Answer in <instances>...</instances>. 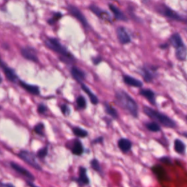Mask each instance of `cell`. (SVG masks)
Listing matches in <instances>:
<instances>
[{
    "label": "cell",
    "mask_w": 187,
    "mask_h": 187,
    "mask_svg": "<svg viewBox=\"0 0 187 187\" xmlns=\"http://www.w3.org/2000/svg\"><path fill=\"white\" fill-rule=\"evenodd\" d=\"M116 99L119 106L127 111L135 118L138 116V106L135 101L124 91H118L116 94Z\"/></svg>",
    "instance_id": "6da1fadb"
},
{
    "label": "cell",
    "mask_w": 187,
    "mask_h": 187,
    "mask_svg": "<svg viewBox=\"0 0 187 187\" xmlns=\"http://www.w3.org/2000/svg\"><path fill=\"white\" fill-rule=\"evenodd\" d=\"M45 44L46 46L51 50L60 55L61 60L67 64H71L74 62L75 58L70 52L67 51V49L64 45L60 43L58 39L53 37H50L45 39Z\"/></svg>",
    "instance_id": "7a4b0ae2"
},
{
    "label": "cell",
    "mask_w": 187,
    "mask_h": 187,
    "mask_svg": "<svg viewBox=\"0 0 187 187\" xmlns=\"http://www.w3.org/2000/svg\"><path fill=\"white\" fill-rule=\"evenodd\" d=\"M143 111L148 117L154 120V122L162 125L163 127H168V128H175L176 127V122L171 119L170 117H168L166 115L163 114L162 113L158 112L157 110H155L151 107L145 106L143 108Z\"/></svg>",
    "instance_id": "3957f363"
},
{
    "label": "cell",
    "mask_w": 187,
    "mask_h": 187,
    "mask_svg": "<svg viewBox=\"0 0 187 187\" xmlns=\"http://www.w3.org/2000/svg\"><path fill=\"white\" fill-rule=\"evenodd\" d=\"M19 156L32 168L37 169V170H41V167L38 164L37 160H36L35 156L31 153L27 152V151H22L19 154Z\"/></svg>",
    "instance_id": "277c9868"
},
{
    "label": "cell",
    "mask_w": 187,
    "mask_h": 187,
    "mask_svg": "<svg viewBox=\"0 0 187 187\" xmlns=\"http://www.w3.org/2000/svg\"><path fill=\"white\" fill-rule=\"evenodd\" d=\"M21 53L23 58L27 60L34 61V62H37L39 60L35 49L31 47L22 48L21 50Z\"/></svg>",
    "instance_id": "5b68a950"
},
{
    "label": "cell",
    "mask_w": 187,
    "mask_h": 187,
    "mask_svg": "<svg viewBox=\"0 0 187 187\" xmlns=\"http://www.w3.org/2000/svg\"><path fill=\"white\" fill-rule=\"evenodd\" d=\"M67 9H68L69 13H70L73 16H74L75 19L78 20L84 27H87V26H88V22H87L86 19H85L84 15H83V13H81L76 7H75V6L73 5H69Z\"/></svg>",
    "instance_id": "8992f818"
},
{
    "label": "cell",
    "mask_w": 187,
    "mask_h": 187,
    "mask_svg": "<svg viewBox=\"0 0 187 187\" xmlns=\"http://www.w3.org/2000/svg\"><path fill=\"white\" fill-rule=\"evenodd\" d=\"M159 10H160V13H162V15L169 18V19L176 20V21H181L182 20L181 17L179 15V14L177 13L174 10H171L170 7H167V6L161 5L160 8Z\"/></svg>",
    "instance_id": "52a82bcc"
},
{
    "label": "cell",
    "mask_w": 187,
    "mask_h": 187,
    "mask_svg": "<svg viewBox=\"0 0 187 187\" xmlns=\"http://www.w3.org/2000/svg\"><path fill=\"white\" fill-rule=\"evenodd\" d=\"M10 166H11V168L15 171V172H18V173L20 175H21V176L27 178L29 181L35 180V177L33 176V175L31 174L29 171H28L27 169L23 168L22 166H21V165H19V164H16L15 162H11Z\"/></svg>",
    "instance_id": "ba28073f"
},
{
    "label": "cell",
    "mask_w": 187,
    "mask_h": 187,
    "mask_svg": "<svg viewBox=\"0 0 187 187\" xmlns=\"http://www.w3.org/2000/svg\"><path fill=\"white\" fill-rule=\"evenodd\" d=\"M117 37L118 41L122 45L128 44L131 42V37L124 27H119L116 31Z\"/></svg>",
    "instance_id": "9c48e42d"
},
{
    "label": "cell",
    "mask_w": 187,
    "mask_h": 187,
    "mask_svg": "<svg viewBox=\"0 0 187 187\" xmlns=\"http://www.w3.org/2000/svg\"><path fill=\"white\" fill-rule=\"evenodd\" d=\"M1 67L2 68V70L4 72V73H5V76L7 77V78L10 81L15 83L18 80H19V77L17 76V75L15 74V71H14L13 69L10 68L9 67H7V65L5 64H2Z\"/></svg>",
    "instance_id": "30bf717a"
},
{
    "label": "cell",
    "mask_w": 187,
    "mask_h": 187,
    "mask_svg": "<svg viewBox=\"0 0 187 187\" xmlns=\"http://www.w3.org/2000/svg\"><path fill=\"white\" fill-rule=\"evenodd\" d=\"M77 181L80 184V186L89 184V178L87 176L86 169L83 167H81L79 168V177L77 179Z\"/></svg>",
    "instance_id": "8fae6325"
},
{
    "label": "cell",
    "mask_w": 187,
    "mask_h": 187,
    "mask_svg": "<svg viewBox=\"0 0 187 187\" xmlns=\"http://www.w3.org/2000/svg\"><path fill=\"white\" fill-rule=\"evenodd\" d=\"M132 142L127 138H121L118 140V146L123 153H127L132 148Z\"/></svg>",
    "instance_id": "7c38bea8"
},
{
    "label": "cell",
    "mask_w": 187,
    "mask_h": 187,
    "mask_svg": "<svg viewBox=\"0 0 187 187\" xmlns=\"http://www.w3.org/2000/svg\"><path fill=\"white\" fill-rule=\"evenodd\" d=\"M19 84L21 85V86L25 89L26 91H28L29 93L33 95H38L39 94V89L38 86L37 85H34L29 84L23 82L22 81H19Z\"/></svg>",
    "instance_id": "4fadbf2b"
},
{
    "label": "cell",
    "mask_w": 187,
    "mask_h": 187,
    "mask_svg": "<svg viewBox=\"0 0 187 187\" xmlns=\"http://www.w3.org/2000/svg\"><path fill=\"white\" fill-rule=\"evenodd\" d=\"M71 75L72 76L74 77V79L77 82L81 83L82 81L85 80V75L81 69H78L76 67H72L71 69Z\"/></svg>",
    "instance_id": "5bb4252c"
},
{
    "label": "cell",
    "mask_w": 187,
    "mask_h": 187,
    "mask_svg": "<svg viewBox=\"0 0 187 187\" xmlns=\"http://www.w3.org/2000/svg\"><path fill=\"white\" fill-rule=\"evenodd\" d=\"M72 153L74 155L76 156H80L83 153V145L81 142L79 140H74L73 143V146H72Z\"/></svg>",
    "instance_id": "9a60e30c"
},
{
    "label": "cell",
    "mask_w": 187,
    "mask_h": 187,
    "mask_svg": "<svg viewBox=\"0 0 187 187\" xmlns=\"http://www.w3.org/2000/svg\"><path fill=\"white\" fill-rule=\"evenodd\" d=\"M90 10L91 12H93L95 15L100 18V19H104V20H108L109 19H110L108 13H107L105 11L102 10H101L100 8H99L98 7H97L96 5H91L90 6Z\"/></svg>",
    "instance_id": "2e32d148"
},
{
    "label": "cell",
    "mask_w": 187,
    "mask_h": 187,
    "mask_svg": "<svg viewBox=\"0 0 187 187\" xmlns=\"http://www.w3.org/2000/svg\"><path fill=\"white\" fill-rule=\"evenodd\" d=\"M109 8H110L111 12L113 13V15H114V17L116 18V19L123 21H127V17L125 16L124 14L123 13L118 7H116V6L113 5H109Z\"/></svg>",
    "instance_id": "e0dca14e"
},
{
    "label": "cell",
    "mask_w": 187,
    "mask_h": 187,
    "mask_svg": "<svg viewBox=\"0 0 187 187\" xmlns=\"http://www.w3.org/2000/svg\"><path fill=\"white\" fill-rule=\"evenodd\" d=\"M123 78H124V83H127V85H131V86L141 87L143 85V83L140 81L137 80L135 77L129 76V75H124Z\"/></svg>",
    "instance_id": "ac0fdd59"
},
{
    "label": "cell",
    "mask_w": 187,
    "mask_h": 187,
    "mask_svg": "<svg viewBox=\"0 0 187 187\" xmlns=\"http://www.w3.org/2000/svg\"><path fill=\"white\" fill-rule=\"evenodd\" d=\"M170 41L171 45H172L174 48H178L180 46H182V45H184V42H183V40H182L181 37V35L178 33L174 34V35H172V36H171Z\"/></svg>",
    "instance_id": "d6986e66"
},
{
    "label": "cell",
    "mask_w": 187,
    "mask_h": 187,
    "mask_svg": "<svg viewBox=\"0 0 187 187\" xmlns=\"http://www.w3.org/2000/svg\"><path fill=\"white\" fill-rule=\"evenodd\" d=\"M176 55L177 59H178V60L180 61L186 60L187 57V48L185 46V45L177 48L176 51Z\"/></svg>",
    "instance_id": "ffe728a7"
},
{
    "label": "cell",
    "mask_w": 187,
    "mask_h": 187,
    "mask_svg": "<svg viewBox=\"0 0 187 187\" xmlns=\"http://www.w3.org/2000/svg\"><path fill=\"white\" fill-rule=\"evenodd\" d=\"M140 94L148 99L152 104H155V94L151 89H142L140 91Z\"/></svg>",
    "instance_id": "44dd1931"
},
{
    "label": "cell",
    "mask_w": 187,
    "mask_h": 187,
    "mask_svg": "<svg viewBox=\"0 0 187 187\" xmlns=\"http://www.w3.org/2000/svg\"><path fill=\"white\" fill-rule=\"evenodd\" d=\"M152 171L156 175L157 178L160 179V180H163V179H165L167 178L166 172H165L164 168H163L162 167L160 166V165H156V166L153 167Z\"/></svg>",
    "instance_id": "7402d4cb"
},
{
    "label": "cell",
    "mask_w": 187,
    "mask_h": 187,
    "mask_svg": "<svg viewBox=\"0 0 187 187\" xmlns=\"http://www.w3.org/2000/svg\"><path fill=\"white\" fill-rule=\"evenodd\" d=\"M81 88H82L83 90L87 94V95L89 96V99H90L91 102L92 104H94V105L98 104V102H99L98 98H97V97L96 96V95H95L94 94L92 91L90 90V89H89V87H87L85 84H81Z\"/></svg>",
    "instance_id": "603a6c76"
},
{
    "label": "cell",
    "mask_w": 187,
    "mask_h": 187,
    "mask_svg": "<svg viewBox=\"0 0 187 187\" xmlns=\"http://www.w3.org/2000/svg\"><path fill=\"white\" fill-rule=\"evenodd\" d=\"M154 72L152 70V69L149 67H143V76L144 80L146 82H151L154 77Z\"/></svg>",
    "instance_id": "cb8c5ba5"
},
{
    "label": "cell",
    "mask_w": 187,
    "mask_h": 187,
    "mask_svg": "<svg viewBox=\"0 0 187 187\" xmlns=\"http://www.w3.org/2000/svg\"><path fill=\"white\" fill-rule=\"evenodd\" d=\"M174 148L178 154H182L185 151V144L180 139H176L174 142Z\"/></svg>",
    "instance_id": "d4e9b609"
},
{
    "label": "cell",
    "mask_w": 187,
    "mask_h": 187,
    "mask_svg": "<svg viewBox=\"0 0 187 187\" xmlns=\"http://www.w3.org/2000/svg\"><path fill=\"white\" fill-rule=\"evenodd\" d=\"M105 109L106 113L109 115V116H110L111 117H113V118H118V113H117L116 110L114 108V107L111 106L110 105L107 104V103H105Z\"/></svg>",
    "instance_id": "484cf974"
},
{
    "label": "cell",
    "mask_w": 187,
    "mask_h": 187,
    "mask_svg": "<svg viewBox=\"0 0 187 187\" xmlns=\"http://www.w3.org/2000/svg\"><path fill=\"white\" fill-rule=\"evenodd\" d=\"M73 132L78 138H85L88 136V132L81 127H74L73 129Z\"/></svg>",
    "instance_id": "4316f807"
},
{
    "label": "cell",
    "mask_w": 187,
    "mask_h": 187,
    "mask_svg": "<svg viewBox=\"0 0 187 187\" xmlns=\"http://www.w3.org/2000/svg\"><path fill=\"white\" fill-rule=\"evenodd\" d=\"M146 127L149 131H151V132H160V131L161 130L160 124H158L156 122L147 123V124H146Z\"/></svg>",
    "instance_id": "83f0119b"
},
{
    "label": "cell",
    "mask_w": 187,
    "mask_h": 187,
    "mask_svg": "<svg viewBox=\"0 0 187 187\" xmlns=\"http://www.w3.org/2000/svg\"><path fill=\"white\" fill-rule=\"evenodd\" d=\"M61 17H62V14L61 13H55L54 15L52 16V18H51V19H49L48 20V24H50V25L54 24V23L56 22H57V21H58Z\"/></svg>",
    "instance_id": "f1b7e54d"
},
{
    "label": "cell",
    "mask_w": 187,
    "mask_h": 187,
    "mask_svg": "<svg viewBox=\"0 0 187 187\" xmlns=\"http://www.w3.org/2000/svg\"><path fill=\"white\" fill-rule=\"evenodd\" d=\"M77 105L79 108L81 109H84L86 107V102H85V99L83 96H79L77 98L76 100Z\"/></svg>",
    "instance_id": "f546056e"
},
{
    "label": "cell",
    "mask_w": 187,
    "mask_h": 187,
    "mask_svg": "<svg viewBox=\"0 0 187 187\" xmlns=\"http://www.w3.org/2000/svg\"><path fill=\"white\" fill-rule=\"evenodd\" d=\"M34 130H35V132L37 133V134H38L39 135H43L45 130L44 124H43V123H39V124H37L35 127Z\"/></svg>",
    "instance_id": "4dcf8cb0"
},
{
    "label": "cell",
    "mask_w": 187,
    "mask_h": 187,
    "mask_svg": "<svg viewBox=\"0 0 187 187\" xmlns=\"http://www.w3.org/2000/svg\"><path fill=\"white\" fill-rule=\"evenodd\" d=\"M90 164H91V168H92L94 170L97 171V172H100L101 167H100V164H99L98 160H96V159H93V160L91 161Z\"/></svg>",
    "instance_id": "1f68e13d"
},
{
    "label": "cell",
    "mask_w": 187,
    "mask_h": 187,
    "mask_svg": "<svg viewBox=\"0 0 187 187\" xmlns=\"http://www.w3.org/2000/svg\"><path fill=\"white\" fill-rule=\"evenodd\" d=\"M48 154V147H44L37 152V156L39 158H44Z\"/></svg>",
    "instance_id": "d6a6232c"
},
{
    "label": "cell",
    "mask_w": 187,
    "mask_h": 187,
    "mask_svg": "<svg viewBox=\"0 0 187 187\" xmlns=\"http://www.w3.org/2000/svg\"><path fill=\"white\" fill-rule=\"evenodd\" d=\"M61 112L64 116H68L70 113V110H69V107L67 106V105H62L61 106Z\"/></svg>",
    "instance_id": "836d02e7"
},
{
    "label": "cell",
    "mask_w": 187,
    "mask_h": 187,
    "mask_svg": "<svg viewBox=\"0 0 187 187\" xmlns=\"http://www.w3.org/2000/svg\"><path fill=\"white\" fill-rule=\"evenodd\" d=\"M46 110H47V107L45 105H43V104L39 105L38 106V108H37V111H38V113H40V114H43V113H45V112H46Z\"/></svg>",
    "instance_id": "e575fe53"
},
{
    "label": "cell",
    "mask_w": 187,
    "mask_h": 187,
    "mask_svg": "<svg viewBox=\"0 0 187 187\" xmlns=\"http://www.w3.org/2000/svg\"><path fill=\"white\" fill-rule=\"evenodd\" d=\"M160 161H162V162L164 163H171V161L170 160V158H168V157H162V159H160Z\"/></svg>",
    "instance_id": "d590c367"
},
{
    "label": "cell",
    "mask_w": 187,
    "mask_h": 187,
    "mask_svg": "<svg viewBox=\"0 0 187 187\" xmlns=\"http://www.w3.org/2000/svg\"><path fill=\"white\" fill-rule=\"evenodd\" d=\"M103 141V138L102 137H99V138H97L96 139H94L93 141V143H100Z\"/></svg>",
    "instance_id": "8d00e7d4"
},
{
    "label": "cell",
    "mask_w": 187,
    "mask_h": 187,
    "mask_svg": "<svg viewBox=\"0 0 187 187\" xmlns=\"http://www.w3.org/2000/svg\"><path fill=\"white\" fill-rule=\"evenodd\" d=\"M101 61V59L100 58H97L96 59H94V64H98Z\"/></svg>",
    "instance_id": "74e56055"
},
{
    "label": "cell",
    "mask_w": 187,
    "mask_h": 187,
    "mask_svg": "<svg viewBox=\"0 0 187 187\" xmlns=\"http://www.w3.org/2000/svg\"><path fill=\"white\" fill-rule=\"evenodd\" d=\"M28 185H29V187H38V186H35V184H32V183L31 182H28Z\"/></svg>",
    "instance_id": "f35d334b"
},
{
    "label": "cell",
    "mask_w": 187,
    "mask_h": 187,
    "mask_svg": "<svg viewBox=\"0 0 187 187\" xmlns=\"http://www.w3.org/2000/svg\"><path fill=\"white\" fill-rule=\"evenodd\" d=\"M5 187H14L13 185H11V184H5Z\"/></svg>",
    "instance_id": "ab89813d"
},
{
    "label": "cell",
    "mask_w": 187,
    "mask_h": 187,
    "mask_svg": "<svg viewBox=\"0 0 187 187\" xmlns=\"http://www.w3.org/2000/svg\"><path fill=\"white\" fill-rule=\"evenodd\" d=\"M2 60H1V59H0V66H2Z\"/></svg>",
    "instance_id": "60d3db41"
},
{
    "label": "cell",
    "mask_w": 187,
    "mask_h": 187,
    "mask_svg": "<svg viewBox=\"0 0 187 187\" xmlns=\"http://www.w3.org/2000/svg\"><path fill=\"white\" fill-rule=\"evenodd\" d=\"M2 77L0 76V83H2Z\"/></svg>",
    "instance_id": "b9f144b4"
},
{
    "label": "cell",
    "mask_w": 187,
    "mask_h": 187,
    "mask_svg": "<svg viewBox=\"0 0 187 187\" xmlns=\"http://www.w3.org/2000/svg\"><path fill=\"white\" fill-rule=\"evenodd\" d=\"M186 22H187V19H186Z\"/></svg>",
    "instance_id": "7bdbcfd3"
}]
</instances>
